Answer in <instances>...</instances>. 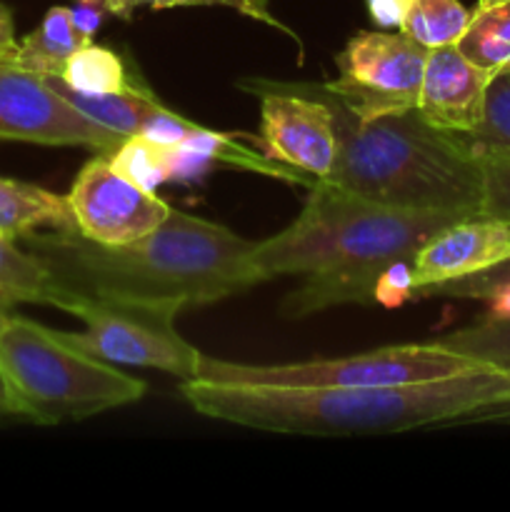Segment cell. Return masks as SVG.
Wrapping results in <instances>:
<instances>
[{"instance_id":"31","label":"cell","mask_w":510,"mask_h":512,"mask_svg":"<svg viewBox=\"0 0 510 512\" xmlns=\"http://www.w3.org/2000/svg\"><path fill=\"white\" fill-rule=\"evenodd\" d=\"M0 415H10V418H25L23 408H20V400L15 395L13 385H10L8 375L0 368Z\"/></svg>"},{"instance_id":"15","label":"cell","mask_w":510,"mask_h":512,"mask_svg":"<svg viewBox=\"0 0 510 512\" xmlns=\"http://www.w3.org/2000/svg\"><path fill=\"white\" fill-rule=\"evenodd\" d=\"M63 300V290L50 278L48 268L25 250L18 240L0 235V325L13 315L18 305H53Z\"/></svg>"},{"instance_id":"2","label":"cell","mask_w":510,"mask_h":512,"mask_svg":"<svg viewBox=\"0 0 510 512\" xmlns=\"http://www.w3.org/2000/svg\"><path fill=\"white\" fill-rule=\"evenodd\" d=\"M18 243L40 258L63 298L178 300L183 308H203L263 283L250 260L255 243L178 208L130 243H95L75 228L30 233Z\"/></svg>"},{"instance_id":"4","label":"cell","mask_w":510,"mask_h":512,"mask_svg":"<svg viewBox=\"0 0 510 512\" xmlns=\"http://www.w3.org/2000/svg\"><path fill=\"white\" fill-rule=\"evenodd\" d=\"M270 83L320 100L333 113L338 163L328 183L393 208L463 218L483 213V160L458 133L430 125L418 108L360 118L328 83Z\"/></svg>"},{"instance_id":"26","label":"cell","mask_w":510,"mask_h":512,"mask_svg":"<svg viewBox=\"0 0 510 512\" xmlns=\"http://www.w3.org/2000/svg\"><path fill=\"white\" fill-rule=\"evenodd\" d=\"M483 160V215L510 223V158Z\"/></svg>"},{"instance_id":"14","label":"cell","mask_w":510,"mask_h":512,"mask_svg":"<svg viewBox=\"0 0 510 512\" xmlns=\"http://www.w3.org/2000/svg\"><path fill=\"white\" fill-rule=\"evenodd\" d=\"M38 228H75L68 195L40 185L0 178V235L20 240Z\"/></svg>"},{"instance_id":"25","label":"cell","mask_w":510,"mask_h":512,"mask_svg":"<svg viewBox=\"0 0 510 512\" xmlns=\"http://www.w3.org/2000/svg\"><path fill=\"white\" fill-rule=\"evenodd\" d=\"M110 15H118V18L128 20L133 15V10L138 8H203V5H220V8H233L240 15H248V18L258 20V23L270 25V28H280L288 33L283 23L273 15L268 0H105Z\"/></svg>"},{"instance_id":"21","label":"cell","mask_w":510,"mask_h":512,"mask_svg":"<svg viewBox=\"0 0 510 512\" xmlns=\"http://www.w3.org/2000/svg\"><path fill=\"white\" fill-rule=\"evenodd\" d=\"M435 343L465 355L485 368L510 373V318L485 315L483 320L468 325V328L440 335L435 338Z\"/></svg>"},{"instance_id":"19","label":"cell","mask_w":510,"mask_h":512,"mask_svg":"<svg viewBox=\"0 0 510 512\" xmlns=\"http://www.w3.org/2000/svg\"><path fill=\"white\" fill-rule=\"evenodd\" d=\"M68 88L83 95H113L123 93L133 85L128 78L123 60L115 50L95 45L93 40L85 43L73 58L65 63L63 75H58Z\"/></svg>"},{"instance_id":"6","label":"cell","mask_w":510,"mask_h":512,"mask_svg":"<svg viewBox=\"0 0 510 512\" xmlns=\"http://www.w3.org/2000/svg\"><path fill=\"white\" fill-rule=\"evenodd\" d=\"M485 368L465 355L430 343L388 345L348 358L305 360L285 365H250L228 360H200L198 380L215 385H243V388L280 390H350V388H390L428 380L450 378Z\"/></svg>"},{"instance_id":"9","label":"cell","mask_w":510,"mask_h":512,"mask_svg":"<svg viewBox=\"0 0 510 512\" xmlns=\"http://www.w3.org/2000/svg\"><path fill=\"white\" fill-rule=\"evenodd\" d=\"M0 140L80 145L110 155L125 138L85 118L43 75L0 63Z\"/></svg>"},{"instance_id":"8","label":"cell","mask_w":510,"mask_h":512,"mask_svg":"<svg viewBox=\"0 0 510 512\" xmlns=\"http://www.w3.org/2000/svg\"><path fill=\"white\" fill-rule=\"evenodd\" d=\"M428 48L405 33H358L335 58L330 90L360 118L418 108Z\"/></svg>"},{"instance_id":"16","label":"cell","mask_w":510,"mask_h":512,"mask_svg":"<svg viewBox=\"0 0 510 512\" xmlns=\"http://www.w3.org/2000/svg\"><path fill=\"white\" fill-rule=\"evenodd\" d=\"M48 83L53 85L70 105H75L85 118L95 120L98 125L123 135V138L143 133L148 120L163 108V103H160L148 88L135 83L130 85L128 90H123V93L113 95H83L78 93V90L68 88L60 78H48Z\"/></svg>"},{"instance_id":"32","label":"cell","mask_w":510,"mask_h":512,"mask_svg":"<svg viewBox=\"0 0 510 512\" xmlns=\"http://www.w3.org/2000/svg\"><path fill=\"white\" fill-rule=\"evenodd\" d=\"M470 423H510V400H500V403L488 405L478 415H473Z\"/></svg>"},{"instance_id":"18","label":"cell","mask_w":510,"mask_h":512,"mask_svg":"<svg viewBox=\"0 0 510 512\" xmlns=\"http://www.w3.org/2000/svg\"><path fill=\"white\" fill-rule=\"evenodd\" d=\"M458 50L478 68L498 75L510 70V3L473 8Z\"/></svg>"},{"instance_id":"29","label":"cell","mask_w":510,"mask_h":512,"mask_svg":"<svg viewBox=\"0 0 510 512\" xmlns=\"http://www.w3.org/2000/svg\"><path fill=\"white\" fill-rule=\"evenodd\" d=\"M373 23L383 30H393L403 25L413 0H365Z\"/></svg>"},{"instance_id":"12","label":"cell","mask_w":510,"mask_h":512,"mask_svg":"<svg viewBox=\"0 0 510 512\" xmlns=\"http://www.w3.org/2000/svg\"><path fill=\"white\" fill-rule=\"evenodd\" d=\"M510 258V223L493 215H470L435 233L415 253L413 295L428 285L468 278Z\"/></svg>"},{"instance_id":"3","label":"cell","mask_w":510,"mask_h":512,"mask_svg":"<svg viewBox=\"0 0 510 512\" xmlns=\"http://www.w3.org/2000/svg\"><path fill=\"white\" fill-rule=\"evenodd\" d=\"M195 413L285 435H383L470 423L488 405L510 400V373L478 368L450 378L390 388L280 390L183 380Z\"/></svg>"},{"instance_id":"30","label":"cell","mask_w":510,"mask_h":512,"mask_svg":"<svg viewBox=\"0 0 510 512\" xmlns=\"http://www.w3.org/2000/svg\"><path fill=\"white\" fill-rule=\"evenodd\" d=\"M15 55H18V38H15L13 15L0 3V63H15Z\"/></svg>"},{"instance_id":"33","label":"cell","mask_w":510,"mask_h":512,"mask_svg":"<svg viewBox=\"0 0 510 512\" xmlns=\"http://www.w3.org/2000/svg\"><path fill=\"white\" fill-rule=\"evenodd\" d=\"M503 3H510V0H478L475 8H493V5H503Z\"/></svg>"},{"instance_id":"20","label":"cell","mask_w":510,"mask_h":512,"mask_svg":"<svg viewBox=\"0 0 510 512\" xmlns=\"http://www.w3.org/2000/svg\"><path fill=\"white\" fill-rule=\"evenodd\" d=\"M470 23V10L460 0H413L400 33L425 48L458 45Z\"/></svg>"},{"instance_id":"13","label":"cell","mask_w":510,"mask_h":512,"mask_svg":"<svg viewBox=\"0 0 510 512\" xmlns=\"http://www.w3.org/2000/svg\"><path fill=\"white\" fill-rule=\"evenodd\" d=\"M493 73L470 63L458 45L428 50L418 110L430 125L468 135L483 118V105Z\"/></svg>"},{"instance_id":"10","label":"cell","mask_w":510,"mask_h":512,"mask_svg":"<svg viewBox=\"0 0 510 512\" xmlns=\"http://www.w3.org/2000/svg\"><path fill=\"white\" fill-rule=\"evenodd\" d=\"M238 85L260 100V138L253 140L260 153L315 180H330L338 163V135L328 105L275 88L268 78Z\"/></svg>"},{"instance_id":"5","label":"cell","mask_w":510,"mask_h":512,"mask_svg":"<svg viewBox=\"0 0 510 512\" xmlns=\"http://www.w3.org/2000/svg\"><path fill=\"white\" fill-rule=\"evenodd\" d=\"M0 368L23 415L40 425L85 420L138 403L148 385L70 343L65 333L10 315L0 325Z\"/></svg>"},{"instance_id":"28","label":"cell","mask_w":510,"mask_h":512,"mask_svg":"<svg viewBox=\"0 0 510 512\" xmlns=\"http://www.w3.org/2000/svg\"><path fill=\"white\" fill-rule=\"evenodd\" d=\"M105 15H108L105 0H73V8H70V20H73V25L90 40H93L95 30L100 28Z\"/></svg>"},{"instance_id":"1","label":"cell","mask_w":510,"mask_h":512,"mask_svg":"<svg viewBox=\"0 0 510 512\" xmlns=\"http://www.w3.org/2000/svg\"><path fill=\"white\" fill-rule=\"evenodd\" d=\"M298 218L273 238L253 245L260 280L300 275L303 285L285 298L290 318L345 303H375V283L388 265L413 263L435 233L463 215L393 208L338 188L328 180L310 185Z\"/></svg>"},{"instance_id":"22","label":"cell","mask_w":510,"mask_h":512,"mask_svg":"<svg viewBox=\"0 0 510 512\" xmlns=\"http://www.w3.org/2000/svg\"><path fill=\"white\" fill-rule=\"evenodd\" d=\"M478 158H510V70L493 75L483 118L473 133L460 135Z\"/></svg>"},{"instance_id":"11","label":"cell","mask_w":510,"mask_h":512,"mask_svg":"<svg viewBox=\"0 0 510 512\" xmlns=\"http://www.w3.org/2000/svg\"><path fill=\"white\" fill-rule=\"evenodd\" d=\"M75 230L103 245H120L153 233L170 215V205L113 170L105 155L80 168L68 193Z\"/></svg>"},{"instance_id":"23","label":"cell","mask_w":510,"mask_h":512,"mask_svg":"<svg viewBox=\"0 0 510 512\" xmlns=\"http://www.w3.org/2000/svg\"><path fill=\"white\" fill-rule=\"evenodd\" d=\"M415 298L480 300V303L488 305V315H495V318H510V258L493 265V268L468 275V278L448 280V283L420 288L418 293L413 295V300Z\"/></svg>"},{"instance_id":"24","label":"cell","mask_w":510,"mask_h":512,"mask_svg":"<svg viewBox=\"0 0 510 512\" xmlns=\"http://www.w3.org/2000/svg\"><path fill=\"white\" fill-rule=\"evenodd\" d=\"M105 158L110 160L113 170H118L120 175L145 190H155L160 183L170 180L165 145L155 143L145 135H130Z\"/></svg>"},{"instance_id":"7","label":"cell","mask_w":510,"mask_h":512,"mask_svg":"<svg viewBox=\"0 0 510 512\" xmlns=\"http://www.w3.org/2000/svg\"><path fill=\"white\" fill-rule=\"evenodd\" d=\"M58 308L83 320V333H65V338L95 358L163 370L180 380L198 378L203 353L175 328V318L185 310L178 300L90 298L68 293Z\"/></svg>"},{"instance_id":"17","label":"cell","mask_w":510,"mask_h":512,"mask_svg":"<svg viewBox=\"0 0 510 512\" xmlns=\"http://www.w3.org/2000/svg\"><path fill=\"white\" fill-rule=\"evenodd\" d=\"M90 43L70 20V8L65 5H55L45 13L43 23L18 40V55L15 63L23 65L25 70L43 75V78H58L63 75L65 63Z\"/></svg>"},{"instance_id":"27","label":"cell","mask_w":510,"mask_h":512,"mask_svg":"<svg viewBox=\"0 0 510 512\" xmlns=\"http://www.w3.org/2000/svg\"><path fill=\"white\" fill-rule=\"evenodd\" d=\"M413 300V270L410 260H398L388 265L375 283V303L383 308H400Z\"/></svg>"}]
</instances>
